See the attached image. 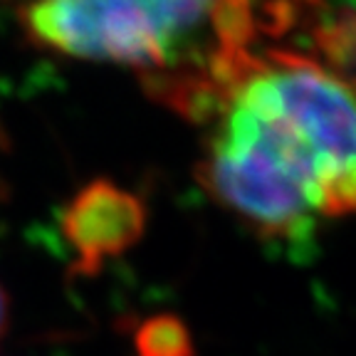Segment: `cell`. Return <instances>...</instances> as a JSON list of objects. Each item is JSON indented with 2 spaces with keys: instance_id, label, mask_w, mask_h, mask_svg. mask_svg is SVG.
<instances>
[{
  "instance_id": "6da1fadb",
  "label": "cell",
  "mask_w": 356,
  "mask_h": 356,
  "mask_svg": "<svg viewBox=\"0 0 356 356\" xmlns=\"http://www.w3.org/2000/svg\"><path fill=\"white\" fill-rule=\"evenodd\" d=\"M200 184L265 238L297 240L354 208V95L337 67L255 55L222 95Z\"/></svg>"
},
{
  "instance_id": "7a4b0ae2",
  "label": "cell",
  "mask_w": 356,
  "mask_h": 356,
  "mask_svg": "<svg viewBox=\"0 0 356 356\" xmlns=\"http://www.w3.org/2000/svg\"><path fill=\"white\" fill-rule=\"evenodd\" d=\"M275 20L257 0H33L25 10L44 47L131 67L159 99L195 119H211Z\"/></svg>"
},
{
  "instance_id": "3957f363",
  "label": "cell",
  "mask_w": 356,
  "mask_h": 356,
  "mask_svg": "<svg viewBox=\"0 0 356 356\" xmlns=\"http://www.w3.org/2000/svg\"><path fill=\"white\" fill-rule=\"evenodd\" d=\"M141 200L111 181L84 186L62 213V233L82 273H97L106 260L129 250L144 233Z\"/></svg>"
},
{
  "instance_id": "277c9868",
  "label": "cell",
  "mask_w": 356,
  "mask_h": 356,
  "mask_svg": "<svg viewBox=\"0 0 356 356\" xmlns=\"http://www.w3.org/2000/svg\"><path fill=\"white\" fill-rule=\"evenodd\" d=\"M136 356H193L191 334L176 317H151L136 332Z\"/></svg>"
},
{
  "instance_id": "5b68a950",
  "label": "cell",
  "mask_w": 356,
  "mask_h": 356,
  "mask_svg": "<svg viewBox=\"0 0 356 356\" xmlns=\"http://www.w3.org/2000/svg\"><path fill=\"white\" fill-rule=\"evenodd\" d=\"M8 319H10L8 297H6V289L0 287V341H3V337H6V332H8Z\"/></svg>"
}]
</instances>
